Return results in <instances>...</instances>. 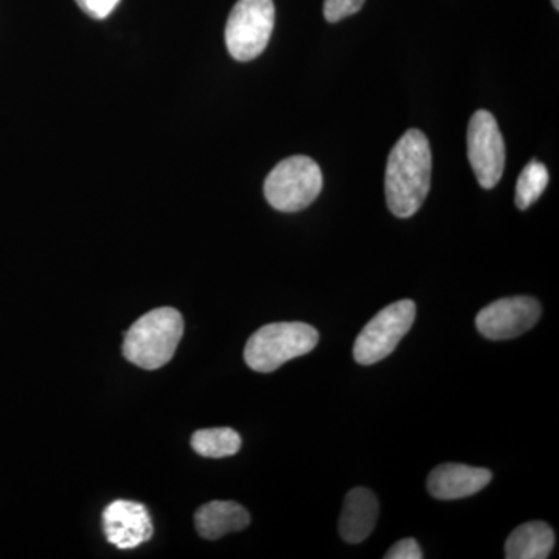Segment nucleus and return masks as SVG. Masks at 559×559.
Wrapping results in <instances>:
<instances>
[{
	"instance_id": "ddd939ff",
	"label": "nucleus",
	"mask_w": 559,
	"mask_h": 559,
	"mask_svg": "<svg viewBox=\"0 0 559 559\" xmlns=\"http://www.w3.org/2000/svg\"><path fill=\"white\" fill-rule=\"evenodd\" d=\"M555 547V533L549 524L540 521L522 524L509 536L506 544L507 559H546Z\"/></svg>"
},
{
	"instance_id": "423d86ee",
	"label": "nucleus",
	"mask_w": 559,
	"mask_h": 559,
	"mask_svg": "<svg viewBox=\"0 0 559 559\" xmlns=\"http://www.w3.org/2000/svg\"><path fill=\"white\" fill-rule=\"evenodd\" d=\"M417 307L412 300L388 305L360 331L353 347V358L360 366H373L392 355L414 325Z\"/></svg>"
},
{
	"instance_id": "4468645a",
	"label": "nucleus",
	"mask_w": 559,
	"mask_h": 559,
	"mask_svg": "<svg viewBox=\"0 0 559 559\" xmlns=\"http://www.w3.org/2000/svg\"><path fill=\"white\" fill-rule=\"evenodd\" d=\"M191 448L202 457H230L241 450V437L230 428L201 429L191 437Z\"/></svg>"
},
{
	"instance_id": "6e6552de",
	"label": "nucleus",
	"mask_w": 559,
	"mask_h": 559,
	"mask_svg": "<svg viewBox=\"0 0 559 559\" xmlns=\"http://www.w3.org/2000/svg\"><path fill=\"white\" fill-rule=\"evenodd\" d=\"M540 318L539 301L518 296L492 301L477 314L476 326L481 336L491 341H507L527 333Z\"/></svg>"
},
{
	"instance_id": "f03ea898",
	"label": "nucleus",
	"mask_w": 559,
	"mask_h": 559,
	"mask_svg": "<svg viewBox=\"0 0 559 559\" xmlns=\"http://www.w3.org/2000/svg\"><path fill=\"white\" fill-rule=\"evenodd\" d=\"M182 334V314L175 308H157L124 333L123 356L140 369H160L175 356Z\"/></svg>"
},
{
	"instance_id": "dca6fc26",
	"label": "nucleus",
	"mask_w": 559,
	"mask_h": 559,
	"mask_svg": "<svg viewBox=\"0 0 559 559\" xmlns=\"http://www.w3.org/2000/svg\"><path fill=\"white\" fill-rule=\"evenodd\" d=\"M366 0H325L323 14L329 22H340L362 9Z\"/></svg>"
},
{
	"instance_id": "9d476101",
	"label": "nucleus",
	"mask_w": 559,
	"mask_h": 559,
	"mask_svg": "<svg viewBox=\"0 0 559 559\" xmlns=\"http://www.w3.org/2000/svg\"><path fill=\"white\" fill-rule=\"evenodd\" d=\"M491 477V471L485 468L444 463L429 474L428 489L436 499H465L487 487Z\"/></svg>"
},
{
	"instance_id": "0eeeda50",
	"label": "nucleus",
	"mask_w": 559,
	"mask_h": 559,
	"mask_svg": "<svg viewBox=\"0 0 559 559\" xmlns=\"http://www.w3.org/2000/svg\"><path fill=\"white\" fill-rule=\"evenodd\" d=\"M468 159L480 187L495 189L506 168V143L498 120L488 110H477L471 117Z\"/></svg>"
},
{
	"instance_id": "20e7f679",
	"label": "nucleus",
	"mask_w": 559,
	"mask_h": 559,
	"mask_svg": "<svg viewBox=\"0 0 559 559\" xmlns=\"http://www.w3.org/2000/svg\"><path fill=\"white\" fill-rule=\"evenodd\" d=\"M322 187L318 162L308 156H293L280 162L267 175L264 197L278 212L296 213L310 207Z\"/></svg>"
},
{
	"instance_id": "39448f33",
	"label": "nucleus",
	"mask_w": 559,
	"mask_h": 559,
	"mask_svg": "<svg viewBox=\"0 0 559 559\" xmlns=\"http://www.w3.org/2000/svg\"><path fill=\"white\" fill-rule=\"evenodd\" d=\"M275 25L272 0H238L226 24L227 50L237 61L259 58L270 44Z\"/></svg>"
},
{
	"instance_id": "1a4fd4ad",
	"label": "nucleus",
	"mask_w": 559,
	"mask_h": 559,
	"mask_svg": "<svg viewBox=\"0 0 559 559\" xmlns=\"http://www.w3.org/2000/svg\"><path fill=\"white\" fill-rule=\"evenodd\" d=\"M103 532L108 543L131 550L153 538V522L146 507L134 500H114L103 511Z\"/></svg>"
},
{
	"instance_id": "9b49d317",
	"label": "nucleus",
	"mask_w": 559,
	"mask_h": 559,
	"mask_svg": "<svg viewBox=\"0 0 559 559\" xmlns=\"http://www.w3.org/2000/svg\"><path fill=\"white\" fill-rule=\"evenodd\" d=\"M380 503L367 488H355L345 498L340 520V535L348 544H359L369 538L377 525Z\"/></svg>"
},
{
	"instance_id": "6ab92c4d",
	"label": "nucleus",
	"mask_w": 559,
	"mask_h": 559,
	"mask_svg": "<svg viewBox=\"0 0 559 559\" xmlns=\"http://www.w3.org/2000/svg\"><path fill=\"white\" fill-rule=\"evenodd\" d=\"M551 3H554L555 9H559V0H551Z\"/></svg>"
},
{
	"instance_id": "2eb2a0df",
	"label": "nucleus",
	"mask_w": 559,
	"mask_h": 559,
	"mask_svg": "<svg viewBox=\"0 0 559 559\" xmlns=\"http://www.w3.org/2000/svg\"><path fill=\"white\" fill-rule=\"evenodd\" d=\"M549 180L550 175L546 165L538 160L528 162L516 183L514 202H516L518 209L527 210L532 207L549 186Z\"/></svg>"
},
{
	"instance_id": "f8f14e48",
	"label": "nucleus",
	"mask_w": 559,
	"mask_h": 559,
	"mask_svg": "<svg viewBox=\"0 0 559 559\" xmlns=\"http://www.w3.org/2000/svg\"><path fill=\"white\" fill-rule=\"evenodd\" d=\"M250 524L249 511L231 500H213L194 514V525L202 538L215 540L241 532Z\"/></svg>"
},
{
	"instance_id": "7ed1b4c3",
	"label": "nucleus",
	"mask_w": 559,
	"mask_h": 559,
	"mask_svg": "<svg viewBox=\"0 0 559 559\" xmlns=\"http://www.w3.org/2000/svg\"><path fill=\"white\" fill-rule=\"evenodd\" d=\"M318 342V330L308 323H270L249 337L245 348L246 364L260 373H271L288 360L308 355Z\"/></svg>"
},
{
	"instance_id": "f257e3e1",
	"label": "nucleus",
	"mask_w": 559,
	"mask_h": 559,
	"mask_svg": "<svg viewBox=\"0 0 559 559\" xmlns=\"http://www.w3.org/2000/svg\"><path fill=\"white\" fill-rule=\"evenodd\" d=\"M432 153L419 130H409L389 154L385 168V200L396 218H411L421 209L430 190Z\"/></svg>"
},
{
	"instance_id": "a211bd4d",
	"label": "nucleus",
	"mask_w": 559,
	"mask_h": 559,
	"mask_svg": "<svg viewBox=\"0 0 559 559\" xmlns=\"http://www.w3.org/2000/svg\"><path fill=\"white\" fill-rule=\"evenodd\" d=\"M385 559H421L423 551L415 539H401L384 555Z\"/></svg>"
},
{
	"instance_id": "f3484780",
	"label": "nucleus",
	"mask_w": 559,
	"mask_h": 559,
	"mask_svg": "<svg viewBox=\"0 0 559 559\" xmlns=\"http://www.w3.org/2000/svg\"><path fill=\"white\" fill-rule=\"evenodd\" d=\"M81 10L94 20H105L119 5L120 0H75Z\"/></svg>"
}]
</instances>
